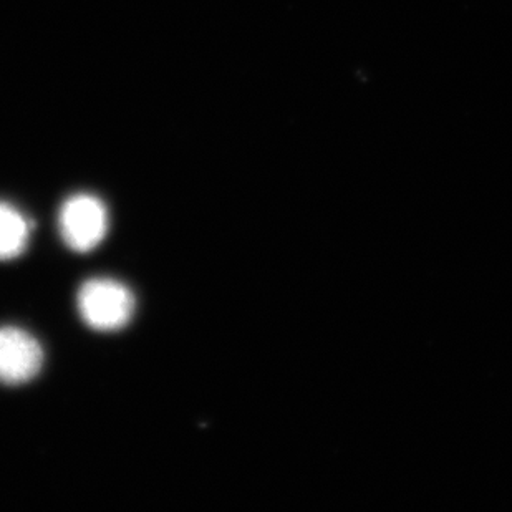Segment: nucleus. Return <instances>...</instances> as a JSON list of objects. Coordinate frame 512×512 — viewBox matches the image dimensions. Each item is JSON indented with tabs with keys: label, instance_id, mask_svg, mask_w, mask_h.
I'll return each mask as SVG.
<instances>
[{
	"label": "nucleus",
	"instance_id": "1",
	"mask_svg": "<svg viewBox=\"0 0 512 512\" xmlns=\"http://www.w3.org/2000/svg\"><path fill=\"white\" fill-rule=\"evenodd\" d=\"M78 310L85 324L100 332L123 329L135 312V297L113 279H92L78 292Z\"/></svg>",
	"mask_w": 512,
	"mask_h": 512
},
{
	"label": "nucleus",
	"instance_id": "2",
	"mask_svg": "<svg viewBox=\"0 0 512 512\" xmlns=\"http://www.w3.org/2000/svg\"><path fill=\"white\" fill-rule=\"evenodd\" d=\"M58 224L63 241L70 249L92 251L107 234V208L97 196L75 194L63 203Z\"/></svg>",
	"mask_w": 512,
	"mask_h": 512
},
{
	"label": "nucleus",
	"instance_id": "3",
	"mask_svg": "<svg viewBox=\"0 0 512 512\" xmlns=\"http://www.w3.org/2000/svg\"><path fill=\"white\" fill-rule=\"evenodd\" d=\"M44 363L40 343L17 327L0 329V383L22 385L37 377Z\"/></svg>",
	"mask_w": 512,
	"mask_h": 512
},
{
	"label": "nucleus",
	"instance_id": "4",
	"mask_svg": "<svg viewBox=\"0 0 512 512\" xmlns=\"http://www.w3.org/2000/svg\"><path fill=\"white\" fill-rule=\"evenodd\" d=\"M30 223L10 204L0 203V261H10L24 252Z\"/></svg>",
	"mask_w": 512,
	"mask_h": 512
}]
</instances>
